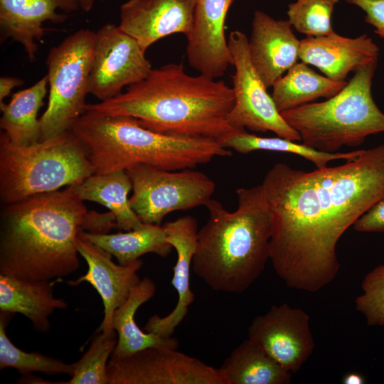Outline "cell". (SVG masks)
<instances>
[{
	"label": "cell",
	"mask_w": 384,
	"mask_h": 384,
	"mask_svg": "<svg viewBox=\"0 0 384 384\" xmlns=\"http://www.w3.org/2000/svg\"><path fill=\"white\" fill-rule=\"evenodd\" d=\"M262 185L271 215L270 260L293 289L314 292L340 269L346 230L384 198V144L342 165L306 171L275 164Z\"/></svg>",
	"instance_id": "cell-1"
},
{
	"label": "cell",
	"mask_w": 384,
	"mask_h": 384,
	"mask_svg": "<svg viewBox=\"0 0 384 384\" xmlns=\"http://www.w3.org/2000/svg\"><path fill=\"white\" fill-rule=\"evenodd\" d=\"M113 228L114 215L88 210L71 186L5 205L0 215V274L28 282L68 276L80 267L79 233Z\"/></svg>",
	"instance_id": "cell-2"
},
{
	"label": "cell",
	"mask_w": 384,
	"mask_h": 384,
	"mask_svg": "<svg viewBox=\"0 0 384 384\" xmlns=\"http://www.w3.org/2000/svg\"><path fill=\"white\" fill-rule=\"evenodd\" d=\"M234 102L233 87L224 81L169 63L110 100L87 104L85 111L131 117L161 134L220 142L233 130L227 117Z\"/></svg>",
	"instance_id": "cell-3"
},
{
	"label": "cell",
	"mask_w": 384,
	"mask_h": 384,
	"mask_svg": "<svg viewBox=\"0 0 384 384\" xmlns=\"http://www.w3.org/2000/svg\"><path fill=\"white\" fill-rule=\"evenodd\" d=\"M238 208L227 210L210 199L208 218L198 231L192 270L213 291L247 290L270 260L272 223L262 184L236 190Z\"/></svg>",
	"instance_id": "cell-4"
},
{
	"label": "cell",
	"mask_w": 384,
	"mask_h": 384,
	"mask_svg": "<svg viewBox=\"0 0 384 384\" xmlns=\"http://www.w3.org/2000/svg\"><path fill=\"white\" fill-rule=\"evenodd\" d=\"M70 130L85 147L97 174L136 164L167 171L194 169L215 157L232 156L217 140L161 134L123 115L86 110Z\"/></svg>",
	"instance_id": "cell-5"
},
{
	"label": "cell",
	"mask_w": 384,
	"mask_h": 384,
	"mask_svg": "<svg viewBox=\"0 0 384 384\" xmlns=\"http://www.w3.org/2000/svg\"><path fill=\"white\" fill-rule=\"evenodd\" d=\"M378 59L357 70L346 85L323 102L281 112L306 146L336 153L343 146L362 144L367 137L384 132V113L373 100L371 87Z\"/></svg>",
	"instance_id": "cell-6"
},
{
	"label": "cell",
	"mask_w": 384,
	"mask_h": 384,
	"mask_svg": "<svg viewBox=\"0 0 384 384\" xmlns=\"http://www.w3.org/2000/svg\"><path fill=\"white\" fill-rule=\"evenodd\" d=\"M94 174L83 144L71 130L28 146L0 135V199L4 205L81 183Z\"/></svg>",
	"instance_id": "cell-7"
},
{
	"label": "cell",
	"mask_w": 384,
	"mask_h": 384,
	"mask_svg": "<svg viewBox=\"0 0 384 384\" xmlns=\"http://www.w3.org/2000/svg\"><path fill=\"white\" fill-rule=\"evenodd\" d=\"M95 32L78 30L49 50L46 60L49 97L41 117L40 141L70 130L85 112Z\"/></svg>",
	"instance_id": "cell-8"
},
{
	"label": "cell",
	"mask_w": 384,
	"mask_h": 384,
	"mask_svg": "<svg viewBox=\"0 0 384 384\" xmlns=\"http://www.w3.org/2000/svg\"><path fill=\"white\" fill-rule=\"evenodd\" d=\"M126 171L133 190L129 205L144 223L160 225L171 212L206 206L215 189L212 179L193 169L167 171L136 164Z\"/></svg>",
	"instance_id": "cell-9"
},
{
	"label": "cell",
	"mask_w": 384,
	"mask_h": 384,
	"mask_svg": "<svg viewBox=\"0 0 384 384\" xmlns=\"http://www.w3.org/2000/svg\"><path fill=\"white\" fill-rule=\"evenodd\" d=\"M228 44L235 68L232 75L235 102L227 117L228 125L233 129L272 132L279 137L301 142L300 134L282 117L254 68L247 36L240 31H231Z\"/></svg>",
	"instance_id": "cell-10"
},
{
	"label": "cell",
	"mask_w": 384,
	"mask_h": 384,
	"mask_svg": "<svg viewBox=\"0 0 384 384\" xmlns=\"http://www.w3.org/2000/svg\"><path fill=\"white\" fill-rule=\"evenodd\" d=\"M107 378V384H228L219 368L164 347L110 358Z\"/></svg>",
	"instance_id": "cell-11"
},
{
	"label": "cell",
	"mask_w": 384,
	"mask_h": 384,
	"mask_svg": "<svg viewBox=\"0 0 384 384\" xmlns=\"http://www.w3.org/2000/svg\"><path fill=\"white\" fill-rule=\"evenodd\" d=\"M145 53L119 25H103L95 32L89 94L106 101L145 79L153 69Z\"/></svg>",
	"instance_id": "cell-12"
},
{
	"label": "cell",
	"mask_w": 384,
	"mask_h": 384,
	"mask_svg": "<svg viewBox=\"0 0 384 384\" xmlns=\"http://www.w3.org/2000/svg\"><path fill=\"white\" fill-rule=\"evenodd\" d=\"M248 338L291 373L300 370L314 348L308 314L286 303L255 316Z\"/></svg>",
	"instance_id": "cell-13"
},
{
	"label": "cell",
	"mask_w": 384,
	"mask_h": 384,
	"mask_svg": "<svg viewBox=\"0 0 384 384\" xmlns=\"http://www.w3.org/2000/svg\"><path fill=\"white\" fill-rule=\"evenodd\" d=\"M198 0H128L120 6L119 26L146 52L159 40L190 33Z\"/></svg>",
	"instance_id": "cell-14"
},
{
	"label": "cell",
	"mask_w": 384,
	"mask_h": 384,
	"mask_svg": "<svg viewBox=\"0 0 384 384\" xmlns=\"http://www.w3.org/2000/svg\"><path fill=\"white\" fill-rule=\"evenodd\" d=\"M235 1L198 0L186 51L190 66L200 74L218 78L232 65L225 26Z\"/></svg>",
	"instance_id": "cell-15"
},
{
	"label": "cell",
	"mask_w": 384,
	"mask_h": 384,
	"mask_svg": "<svg viewBox=\"0 0 384 384\" xmlns=\"http://www.w3.org/2000/svg\"><path fill=\"white\" fill-rule=\"evenodd\" d=\"M77 248L87 264V271L68 284L77 286L87 282L97 292L104 306V317L99 331L109 332L113 330L112 319L114 310L127 299L132 288L141 280L137 272L143 262L138 260L129 265L116 264L112 255L80 235Z\"/></svg>",
	"instance_id": "cell-16"
},
{
	"label": "cell",
	"mask_w": 384,
	"mask_h": 384,
	"mask_svg": "<svg viewBox=\"0 0 384 384\" xmlns=\"http://www.w3.org/2000/svg\"><path fill=\"white\" fill-rule=\"evenodd\" d=\"M299 41L287 20L275 19L255 10L248 39L251 63L269 88L299 58Z\"/></svg>",
	"instance_id": "cell-17"
},
{
	"label": "cell",
	"mask_w": 384,
	"mask_h": 384,
	"mask_svg": "<svg viewBox=\"0 0 384 384\" xmlns=\"http://www.w3.org/2000/svg\"><path fill=\"white\" fill-rule=\"evenodd\" d=\"M162 226L167 242L175 249L177 255L171 284L177 292L178 299L174 309L167 315L150 317L144 331L161 337H171L194 301L195 295L190 288V274L198 230L197 220L190 215L166 222Z\"/></svg>",
	"instance_id": "cell-18"
},
{
	"label": "cell",
	"mask_w": 384,
	"mask_h": 384,
	"mask_svg": "<svg viewBox=\"0 0 384 384\" xmlns=\"http://www.w3.org/2000/svg\"><path fill=\"white\" fill-rule=\"evenodd\" d=\"M79 9L76 0H0L1 42L7 38L18 42L33 60L45 34L43 24L62 23Z\"/></svg>",
	"instance_id": "cell-19"
},
{
	"label": "cell",
	"mask_w": 384,
	"mask_h": 384,
	"mask_svg": "<svg viewBox=\"0 0 384 384\" xmlns=\"http://www.w3.org/2000/svg\"><path fill=\"white\" fill-rule=\"evenodd\" d=\"M379 48L366 34L348 38L335 32L301 40L299 58L318 68L325 76L343 81L351 72L378 59Z\"/></svg>",
	"instance_id": "cell-20"
},
{
	"label": "cell",
	"mask_w": 384,
	"mask_h": 384,
	"mask_svg": "<svg viewBox=\"0 0 384 384\" xmlns=\"http://www.w3.org/2000/svg\"><path fill=\"white\" fill-rule=\"evenodd\" d=\"M53 282H28L0 274V311L21 314L35 330L48 332L49 317L55 310L64 309L68 303L53 294Z\"/></svg>",
	"instance_id": "cell-21"
},
{
	"label": "cell",
	"mask_w": 384,
	"mask_h": 384,
	"mask_svg": "<svg viewBox=\"0 0 384 384\" xmlns=\"http://www.w3.org/2000/svg\"><path fill=\"white\" fill-rule=\"evenodd\" d=\"M155 292L153 280L144 277L132 288L127 299L114 310L112 325L117 334V341L110 358H123L150 347L177 349L178 341L176 338L161 337L143 331L135 321L137 309L151 299Z\"/></svg>",
	"instance_id": "cell-22"
},
{
	"label": "cell",
	"mask_w": 384,
	"mask_h": 384,
	"mask_svg": "<svg viewBox=\"0 0 384 384\" xmlns=\"http://www.w3.org/2000/svg\"><path fill=\"white\" fill-rule=\"evenodd\" d=\"M71 186L83 201L96 202L107 208L115 218L117 228L128 231L144 225L129 205L128 194L132 183L125 170L94 174Z\"/></svg>",
	"instance_id": "cell-23"
},
{
	"label": "cell",
	"mask_w": 384,
	"mask_h": 384,
	"mask_svg": "<svg viewBox=\"0 0 384 384\" xmlns=\"http://www.w3.org/2000/svg\"><path fill=\"white\" fill-rule=\"evenodd\" d=\"M48 87V77L45 75L32 86L14 93L9 103H0V127L11 143L28 146L40 141V119L37 115Z\"/></svg>",
	"instance_id": "cell-24"
},
{
	"label": "cell",
	"mask_w": 384,
	"mask_h": 384,
	"mask_svg": "<svg viewBox=\"0 0 384 384\" xmlns=\"http://www.w3.org/2000/svg\"><path fill=\"white\" fill-rule=\"evenodd\" d=\"M347 82L346 80L336 81L319 75L302 61L294 64L274 82L271 95L281 113L314 102L319 98L332 97Z\"/></svg>",
	"instance_id": "cell-25"
},
{
	"label": "cell",
	"mask_w": 384,
	"mask_h": 384,
	"mask_svg": "<svg viewBox=\"0 0 384 384\" xmlns=\"http://www.w3.org/2000/svg\"><path fill=\"white\" fill-rule=\"evenodd\" d=\"M228 384H289L291 373L249 338L235 347L219 368Z\"/></svg>",
	"instance_id": "cell-26"
},
{
	"label": "cell",
	"mask_w": 384,
	"mask_h": 384,
	"mask_svg": "<svg viewBox=\"0 0 384 384\" xmlns=\"http://www.w3.org/2000/svg\"><path fill=\"white\" fill-rule=\"evenodd\" d=\"M79 235L114 256L121 265H129L146 253L166 257L172 246L160 225L144 223L139 229L114 234L81 231Z\"/></svg>",
	"instance_id": "cell-27"
},
{
	"label": "cell",
	"mask_w": 384,
	"mask_h": 384,
	"mask_svg": "<svg viewBox=\"0 0 384 384\" xmlns=\"http://www.w3.org/2000/svg\"><path fill=\"white\" fill-rule=\"evenodd\" d=\"M224 148L247 154L263 150L297 154L312 162L317 169L324 168L334 160L351 161L358 158L364 149L348 152L328 153L316 150L304 144L285 138L264 137L249 133L246 129H233L219 142Z\"/></svg>",
	"instance_id": "cell-28"
},
{
	"label": "cell",
	"mask_w": 384,
	"mask_h": 384,
	"mask_svg": "<svg viewBox=\"0 0 384 384\" xmlns=\"http://www.w3.org/2000/svg\"><path fill=\"white\" fill-rule=\"evenodd\" d=\"M14 314L0 311V369L13 368L23 375L41 372L49 375L67 374L72 376L73 363L38 352H26L16 346L6 333V326Z\"/></svg>",
	"instance_id": "cell-29"
},
{
	"label": "cell",
	"mask_w": 384,
	"mask_h": 384,
	"mask_svg": "<svg viewBox=\"0 0 384 384\" xmlns=\"http://www.w3.org/2000/svg\"><path fill=\"white\" fill-rule=\"evenodd\" d=\"M100 333L92 340L87 351L74 364L71 378L65 384H107L108 359L116 346L117 338L113 329Z\"/></svg>",
	"instance_id": "cell-30"
},
{
	"label": "cell",
	"mask_w": 384,
	"mask_h": 384,
	"mask_svg": "<svg viewBox=\"0 0 384 384\" xmlns=\"http://www.w3.org/2000/svg\"><path fill=\"white\" fill-rule=\"evenodd\" d=\"M340 0H297L287 6L288 21L299 33L306 36L334 33L331 16Z\"/></svg>",
	"instance_id": "cell-31"
},
{
	"label": "cell",
	"mask_w": 384,
	"mask_h": 384,
	"mask_svg": "<svg viewBox=\"0 0 384 384\" xmlns=\"http://www.w3.org/2000/svg\"><path fill=\"white\" fill-rule=\"evenodd\" d=\"M363 294L355 301L356 309L366 318L367 325L384 326V265L375 267L364 277Z\"/></svg>",
	"instance_id": "cell-32"
},
{
	"label": "cell",
	"mask_w": 384,
	"mask_h": 384,
	"mask_svg": "<svg viewBox=\"0 0 384 384\" xmlns=\"http://www.w3.org/2000/svg\"><path fill=\"white\" fill-rule=\"evenodd\" d=\"M365 13L364 21L375 27L374 32L384 40V0H345Z\"/></svg>",
	"instance_id": "cell-33"
},
{
	"label": "cell",
	"mask_w": 384,
	"mask_h": 384,
	"mask_svg": "<svg viewBox=\"0 0 384 384\" xmlns=\"http://www.w3.org/2000/svg\"><path fill=\"white\" fill-rule=\"evenodd\" d=\"M353 228L362 233L384 232V198L375 204L353 224Z\"/></svg>",
	"instance_id": "cell-34"
},
{
	"label": "cell",
	"mask_w": 384,
	"mask_h": 384,
	"mask_svg": "<svg viewBox=\"0 0 384 384\" xmlns=\"http://www.w3.org/2000/svg\"><path fill=\"white\" fill-rule=\"evenodd\" d=\"M22 80L11 76H1L0 78V103L8 97L11 90L17 86L23 85Z\"/></svg>",
	"instance_id": "cell-35"
},
{
	"label": "cell",
	"mask_w": 384,
	"mask_h": 384,
	"mask_svg": "<svg viewBox=\"0 0 384 384\" xmlns=\"http://www.w3.org/2000/svg\"><path fill=\"white\" fill-rule=\"evenodd\" d=\"M364 377L358 373L346 374L342 380L343 384H363L366 382Z\"/></svg>",
	"instance_id": "cell-36"
},
{
	"label": "cell",
	"mask_w": 384,
	"mask_h": 384,
	"mask_svg": "<svg viewBox=\"0 0 384 384\" xmlns=\"http://www.w3.org/2000/svg\"><path fill=\"white\" fill-rule=\"evenodd\" d=\"M76 1L82 10L88 12L92 9L96 0H76Z\"/></svg>",
	"instance_id": "cell-37"
}]
</instances>
